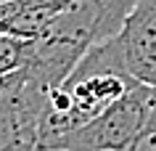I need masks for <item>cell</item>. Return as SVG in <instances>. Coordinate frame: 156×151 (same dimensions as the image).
Instances as JSON below:
<instances>
[{"mask_svg":"<svg viewBox=\"0 0 156 151\" xmlns=\"http://www.w3.org/2000/svg\"><path fill=\"white\" fill-rule=\"evenodd\" d=\"M5 151H64V149H50V146H42L37 141H19Z\"/></svg>","mask_w":156,"mask_h":151,"instance_id":"cell-3","label":"cell"},{"mask_svg":"<svg viewBox=\"0 0 156 151\" xmlns=\"http://www.w3.org/2000/svg\"><path fill=\"white\" fill-rule=\"evenodd\" d=\"M124 72L143 85H156V0H138L114 34Z\"/></svg>","mask_w":156,"mask_h":151,"instance_id":"cell-1","label":"cell"},{"mask_svg":"<svg viewBox=\"0 0 156 151\" xmlns=\"http://www.w3.org/2000/svg\"><path fill=\"white\" fill-rule=\"evenodd\" d=\"M29 45H32V40L0 32V80L16 74V72H21L27 67V61H29Z\"/></svg>","mask_w":156,"mask_h":151,"instance_id":"cell-2","label":"cell"}]
</instances>
